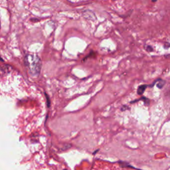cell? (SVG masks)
I'll return each instance as SVG.
<instances>
[{
	"label": "cell",
	"mask_w": 170,
	"mask_h": 170,
	"mask_svg": "<svg viewBox=\"0 0 170 170\" xmlns=\"http://www.w3.org/2000/svg\"><path fill=\"white\" fill-rule=\"evenodd\" d=\"M25 63L31 74L33 75L39 74L41 68V61L37 54H27L25 58Z\"/></svg>",
	"instance_id": "cell-1"
},
{
	"label": "cell",
	"mask_w": 170,
	"mask_h": 170,
	"mask_svg": "<svg viewBox=\"0 0 170 170\" xmlns=\"http://www.w3.org/2000/svg\"><path fill=\"white\" fill-rule=\"evenodd\" d=\"M147 87H148V85H140L138 86V88L137 89L138 94H139V95L143 94V93H144V91H146Z\"/></svg>",
	"instance_id": "cell-2"
},
{
	"label": "cell",
	"mask_w": 170,
	"mask_h": 170,
	"mask_svg": "<svg viewBox=\"0 0 170 170\" xmlns=\"http://www.w3.org/2000/svg\"><path fill=\"white\" fill-rule=\"evenodd\" d=\"M154 84H156L157 88H162L163 87V86L165 85L166 82L164 81V80H162V79H158L154 82Z\"/></svg>",
	"instance_id": "cell-3"
},
{
	"label": "cell",
	"mask_w": 170,
	"mask_h": 170,
	"mask_svg": "<svg viewBox=\"0 0 170 170\" xmlns=\"http://www.w3.org/2000/svg\"><path fill=\"white\" fill-rule=\"evenodd\" d=\"M119 164H120V166L122 167V168H134L133 167L131 166L130 164H128V163L126 162H118Z\"/></svg>",
	"instance_id": "cell-4"
},
{
	"label": "cell",
	"mask_w": 170,
	"mask_h": 170,
	"mask_svg": "<svg viewBox=\"0 0 170 170\" xmlns=\"http://www.w3.org/2000/svg\"><path fill=\"white\" fill-rule=\"evenodd\" d=\"M46 96H47V105L48 106H50V102H49V96H47V95L46 94Z\"/></svg>",
	"instance_id": "cell-5"
},
{
	"label": "cell",
	"mask_w": 170,
	"mask_h": 170,
	"mask_svg": "<svg viewBox=\"0 0 170 170\" xmlns=\"http://www.w3.org/2000/svg\"><path fill=\"white\" fill-rule=\"evenodd\" d=\"M65 170H67V169H65Z\"/></svg>",
	"instance_id": "cell-6"
}]
</instances>
